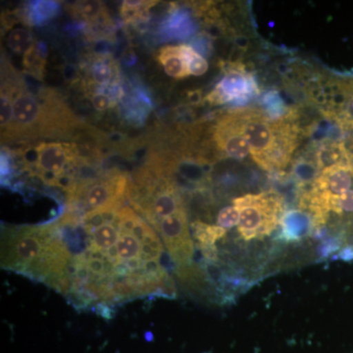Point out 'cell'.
<instances>
[{"label": "cell", "instance_id": "7c38bea8", "mask_svg": "<svg viewBox=\"0 0 353 353\" xmlns=\"http://www.w3.org/2000/svg\"><path fill=\"white\" fill-rule=\"evenodd\" d=\"M70 13L78 19L85 21L88 26L108 24L111 22L105 4L97 0H83L68 4Z\"/></svg>", "mask_w": 353, "mask_h": 353}, {"label": "cell", "instance_id": "7a4b0ae2", "mask_svg": "<svg viewBox=\"0 0 353 353\" xmlns=\"http://www.w3.org/2000/svg\"><path fill=\"white\" fill-rule=\"evenodd\" d=\"M2 62L1 94L11 102L10 122L1 131L2 146L72 136L80 122L63 99L50 88L32 92L13 66Z\"/></svg>", "mask_w": 353, "mask_h": 353}, {"label": "cell", "instance_id": "ba28073f", "mask_svg": "<svg viewBox=\"0 0 353 353\" xmlns=\"http://www.w3.org/2000/svg\"><path fill=\"white\" fill-rule=\"evenodd\" d=\"M83 88L87 97L102 92L122 101L124 88L119 65L110 54L99 53L88 58L83 67Z\"/></svg>", "mask_w": 353, "mask_h": 353}, {"label": "cell", "instance_id": "8992f818", "mask_svg": "<svg viewBox=\"0 0 353 353\" xmlns=\"http://www.w3.org/2000/svg\"><path fill=\"white\" fill-rule=\"evenodd\" d=\"M32 152L34 157L27 170L46 185L61 188L65 192L80 179L79 172L88 162L76 143L69 141H39Z\"/></svg>", "mask_w": 353, "mask_h": 353}, {"label": "cell", "instance_id": "6da1fadb", "mask_svg": "<svg viewBox=\"0 0 353 353\" xmlns=\"http://www.w3.org/2000/svg\"><path fill=\"white\" fill-rule=\"evenodd\" d=\"M68 248V271L60 294L77 310L111 318L122 304L176 299L175 265L154 229L132 206L57 221Z\"/></svg>", "mask_w": 353, "mask_h": 353}, {"label": "cell", "instance_id": "3957f363", "mask_svg": "<svg viewBox=\"0 0 353 353\" xmlns=\"http://www.w3.org/2000/svg\"><path fill=\"white\" fill-rule=\"evenodd\" d=\"M69 252L57 222L2 227L1 268L61 292Z\"/></svg>", "mask_w": 353, "mask_h": 353}, {"label": "cell", "instance_id": "e0dca14e", "mask_svg": "<svg viewBox=\"0 0 353 353\" xmlns=\"http://www.w3.org/2000/svg\"><path fill=\"white\" fill-rule=\"evenodd\" d=\"M194 31V25L192 18L189 14L182 10L174 11L163 25L165 34L173 38H185L190 37Z\"/></svg>", "mask_w": 353, "mask_h": 353}, {"label": "cell", "instance_id": "d6986e66", "mask_svg": "<svg viewBox=\"0 0 353 353\" xmlns=\"http://www.w3.org/2000/svg\"><path fill=\"white\" fill-rule=\"evenodd\" d=\"M7 46L12 52L17 55H24L34 43L36 39L31 30L26 27L14 28L7 34Z\"/></svg>", "mask_w": 353, "mask_h": 353}, {"label": "cell", "instance_id": "7402d4cb", "mask_svg": "<svg viewBox=\"0 0 353 353\" xmlns=\"http://www.w3.org/2000/svg\"><path fill=\"white\" fill-rule=\"evenodd\" d=\"M182 46L185 61H187L188 70L190 75L202 76L208 72V62L205 58L201 57L192 46L189 44H181Z\"/></svg>", "mask_w": 353, "mask_h": 353}, {"label": "cell", "instance_id": "9c48e42d", "mask_svg": "<svg viewBox=\"0 0 353 353\" xmlns=\"http://www.w3.org/2000/svg\"><path fill=\"white\" fill-rule=\"evenodd\" d=\"M256 94H259V88L253 76L245 72V67L241 65L233 64L205 99L212 105L232 101L241 103Z\"/></svg>", "mask_w": 353, "mask_h": 353}, {"label": "cell", "instance_id": "603a6c76", "mask_svg": "<svg viewBox=\"0 0 353 353\" xmlns=\"http://www.w3.org/2000/svg\"><path fill=\"white\" fill-rule=\"evenodd\" d=\"M240 222V211L234 206H227L217 216V225L223 229L230 230Z\"/></svg>", "mask_w": 353, "mask_h": 353}, {"label": "cell", "instance_id": "52a82bcc", "mask_svg": "<svg viewBox=\"0 0 353 353\" xmlns=\"http://www.w3.org/2000/svg\"><path fill=\"white\" fill-rule=\"evenodd\" d=\"M233 205L240 211L238 230L245 241L270 236L285 212L284 199L277 192L245 194L234 199Z\"/></svg>", "mask_w": 353, "mask_h": 353}, {"label": "cell", "instance_id": "4fadbf2b", "mask_svg": "<svg viewBox=\"0 0 353 353\" xmlns=\"http://www.w3.org/2000/svg\"><path fill=\"white\" fill-rule=\"evenodd\" d=\"M158 61L167 75L175 79L190 76L182 46H165L158 51Z\"/></svg>", "mask_w": 353, "mask_h": 353}, {"label": "cell", "instance_id": "44dd1931", "mask_svg": "<svg viewBox=\"0 0 353 353\" xmlns=\"http://www.w3.org/2000/svg\"><path fill=\"white\" fill-rule=\"evenodd\" d=\"M264 112L272 120H280L288 117L292 110L285 106V102L281 99L276 90L267 92L263 97Z\"/></svg>", "mask_w": 353, "mask_h": 353}, {"label": "cell", "instance_id": "ac0fdd59", "mask_svg": "<svg viewBox=\"0 0 353 353\" xmlns=\"http://www.w3.org/2000/svg\"><path fill=\"white\" fill-rule=\"evenodd\" d=\"M48 48L43 43H38L32 46L31 50L23 57V67L26 73L41 80L43 77V70L46 67Z\"/></svg>", "mask_w": 353, "mask_h": 353}, {"label": "cell", "instance_id": "ffe728a7", "mask_svg": "<svg viewBox=\"0 0 353 353\" xmlns=\"http://www.w3.org/2000/svg\"><path fill=\"white\" fill-rule=\"evenodd\" d=\"M157 3L158 1H145V0L123 1L121 6V16L125 22H138L139 20L145 19L150 9Z\"/></svg>", "mask_w": 353, "mask_h": 353}, {"label": "cell", "instance_id": "5bb4252c", "mask_svg": "<svg viewBox=\"0 0 353 353\" xmlns=\"http://www.w3.org/2000/svg\"><path fill=\"white\" fill-rule=\"evenodd\" d=\"M60 3L57 1H30L21 12V19L29 26L48 24L59 13Z\"/></svg>", "mask_w": 353, "mask_h": 353}, {"label": "cell", "instance_id": "30bf717a", "mask_svg": "<svg viewBox=\"0 0 353 353\" xmlns=\"http://www.w3.org/2000/svg\"><path fill=\"white\" fill-rule=\"evenodd\" d=\"M212 141L223 157L245 159L250 153V145L241 129L236 110L220 116L212 129Z\"/></svg>", "mask_w": 353, "mask_h": 353}, {"label": "cell", "instance_id": "5b68a950", "mask_svg": "<svg viewBox=\"0 0 353 353\" xmlns=\"http://www.w3.org/2000/svg\"><path fill=\"white\" fill-rule=\"evenodd\" d=\"M131 176L119 169L80 178L67 192L69 212L83 215L109 210L128 201Z\"/></svg>", "mask_w": 353, "mask_h": 353}, {"label": "cell", "instance_id": "9a60e30c", "mask_svg": "<svg viewBox=\"0 0 353 353\" xmlns=\"http://www.w3.org/2000/svg\"><path fill=\"white\" fill-rule=\"evenodd\" d=\"M192 236L196 241V246H213L226 236L227 231L218 225L206 224L201 220L190 224Z\"/></svg>", "mask_w": 353, "mask_h": 353}, {"label": "cell", "instance_id": "2e32d148", "mask_svg": "<svg viewBox=\"0 0 353 353\" xmlns=\"http://www.w3.org/2000/svg\"><path fill=\"white\" fill-rule=\"evenodd\" d=\"M320 174L321 172L318 168L315 159L299 158L292 165V176L299 189L305 187H310L311 189L316 180L319 178Z\"/></svg>", "mask_w": 353, "mask_h": 353}, {"label": "cell", "instance_id": "277c9868", "mask_svg": "<svg viewBox=\"0 0 353 353\" xmlns=\"http://www.w3.org/2000/svg\"><path fill=\"white\" fill-rule=\"evenodd\" d=\"M236 113L256 164L269 172L287 168L299 143L296 113L280 120L270 119L260 109H236Z\"/></svg>", "mask_w": 353, "mask_h": 353}, {"label": "cell", "instance_id": "8fae6325", "mask_svg": "<svg viewBox=\"0 0 353 353\" xmlns=\"http://www.w3.org/2000/svg\"><path fill=\"white\" fill-rule=\"evenodd\" d=\"M314 231V219L303 209H290L285 211L280 223V241L296 243L311 236Z\"/></svg>", "mask_w": 353, "mask_h": 353}]
</instances>
